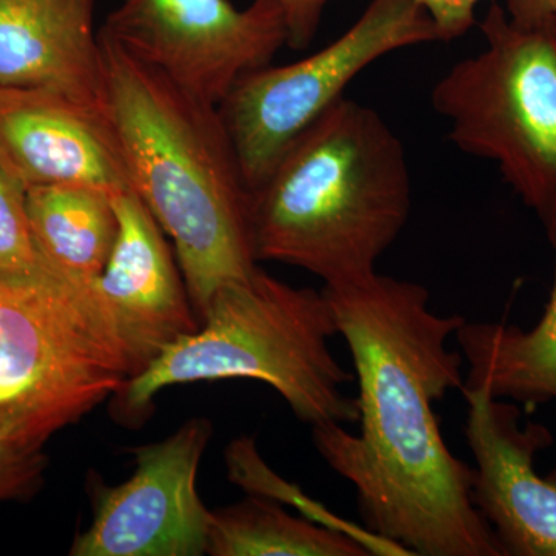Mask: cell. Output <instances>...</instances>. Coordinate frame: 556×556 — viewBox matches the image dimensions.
Segmentation results:
<instances>
[{
    "label": "cell",
    "mask_w": 556,
    "mask_h": 556,
    "mask_svg": "<svg viewBox=\"0 0 556 556\" xmlns=\"http://www.w3.org/2000/svg\"><path fill=\"white\" fill-rule=\"evenodd\" d=\"M339 334L324 292L294 288L257 268L214 292L201 327L167 346L112 399L119 422L146 419L167 387L203 380L268 383L311 427L356 424L357 401L342 387L354 376L329 350Z\"/></svg>",
    "instance_id": "277c9868"
},
{
    "label": "cell",
    "mask_w": 556,
    "mask_h": 556,
    "mask_svg": "<svg viewBox=\"0 0 556 556\" xmlns=\"http://www.w3.org/2000/svg\"><path fill=\"white\" fill-rule=\"evenodd\" d=\"M27 188L0 163V270L35 274L49 266L40 255L27 208Z\"/></svg>",
    "instance_id": "ac0fdd59"
},
{
    "label": "cell",
    "mask_w": 556,
    "mask_h": 556,
    "mask_svg": "<svg viewBox=\"0 0 556 556\" xmlns=\"http://www.w3.org/2000/svg\"><path fill=\"white\" fill-rule=\"evenodd\" d=\"M321 292L353 357L361 431L325 424L313 441L353 485L365 529L407 555L504 556L475 506V468L450 452L433 412L463 390L447 343L466 318L439 316L426 287L378 273Z\"/></svg>",
    "instance_id": "6da1fadb"
},
{
    "label": "cell",
    "mask_w": 556,
    "mask_h": 556,
    "mask_svg": "<svg viewBox=\"0 0 556 556\" xmlns=\"http://www.w3.org/2000/svg\"><path fill=\"white\" fill-rule=\"evenodd\" d=\"M100 35L104 115L131 189L174 241L200 321L214 292L258 268L249 189L217 105Z\"/></svg>",
    "instance_id": "7a4b0ae2"
},
{
    "label": "cell",
    "mask_w": 556,
    "mask_h": 556,
    "mask_svg": "<svg viewBox=\"0 0 556 556\" xmlns=\"http://www.w3.org/2000/svg\"><path fill=\"white\" fill-rule=\"evenodd\" d=\"M228 467L229 477L236 484L244 486L252 495L269 496L274 492H287V495H280L281 500L287 503L294 504L300 510L305 511L309 519L331 527V529L343 530V532L351 533V535L361 538L362 541L369 544L375 548L376 555H405V552L396 544L388 543L382 538L372 535L367 529H357L354 526H345V522L340 521L339 518L332 517L324 507L306 500L305 496L300 495L299 490L288 489L287 482L281 481L274 475L273 471L266 467L262 457L255 448L254 441L249 438H241L239 441H233L228 448Z\"/></svg>",
    "instance_id": "e0dca14e"
},
{
    "label": "cell",
    "mask_w": 556,
    "mask_h": 556,
    "mask_svg": "<svg viewBox=\"0 0 556 556\" xmlns=\"http://www.w3.org/2000/svg\"><path fill=\"white\" fill-rule=\"evenodd\" d=\"M287 20L289 42L294 50H303L313 42L321 17L331 0H276Z\"/></svg>",
    "instance_id": "44dd1931"
},
{
    "label": "cell",
    "mask_w": 556,
    "mask_h": 556,
    "mask_svg": "<svg viewBox=\"0 0 556 556\" xmlns=\"http://www.w3.org/2000/svg\"><path fill=\"white\" fill-rule=\"evenodd\" d=\"M547 237L555 249L554 287L535 327L466 321L455 334L470 364L464 387L527 407L556 402V228Z\"/></svg>",
    "instance_id": "5bb4252c"
},
{
    "label": "cell",
    "mask_w": 556,
    "mask_h": 556,
    "mask_svg": "<svg viewBox=\"0 0 556 556\" xmlns=\"http://www.w3.org/2000/svg\"><path fill=\"white\" fill-rule=\"evenodd\" d=\"M412 206L401 138L378 110L343 97L249 190L252 252L325 285L353 283L378 273Z\"/></svg>",
    "instance_id": "3957f363"
},
{
    "label": "cell",
    "mask_w": 556,
    "mask_h": 556,
    "mask_svg": "<svg viewBox=\"0 0 556 556\" xmlns=\"http://www.w3.org/2000/svg\"><path fill=\"white\" fill-rule=\"evenodd\" d=\"M100 33L217 108L241 76L273 64L289 42L276 0H254L244 10L229 0H123Z\"/></svg>",
    "instance_id": "ba28073f"
},
{
    "label": "cell",
    "mask_w": 556,
    "mask_h": 556,
    "mask_svg": "<svg viewBox=\"0 0 556 556\" xmlns=\"http://www.w3.org/2000/svg\"><path fill=\"white\" fill-rule=\"evenodd\" d=\"M466 438L475 457L473 503L504 556H556V475L536 473L535 457L554 442L541 424L521 426V409L485 388H463Z\"/></svg>",
    "instance_id": "30bf717a"
},
{
    "label": "cell",
    "mask_w": 556,
    "mask_h": 556,
    "mask_svg": "<svg viewBox=\"0 0 556 556\" xmlns=\"http://www.w3.org/2000/svg\"><path fill=\"white\" fill-rule=\"evenodd\" d=\"M43 442L0 428V503L27 500L42 484L47 459Z\"/></svg>",
    "instance_id": "d6986e66"
},
{
    "label": "cell",
    "mask_w": 556,
    "mask_h": 556,
    "mask_svg": "<svg viewBox=\"0 0 556 556\" xmlns=\"http://www.w3.org/2000/svg\"><path fill=\"white\" fill-rule=\"evenodd\" d=\"M138 372L94 281L0 270V428L46 444Z\"/></svg>",
    "instance_id": "5b68a950"
},
{
    "label": "cell",
    "mask_w": 556,
    "mask_h": 556,
    "mask_svg": "<svg viewBox=\"0 0 556 556\" xmlns=\"http://www.w3.org/2000/svg\"><path fill=\"white\" fill-rule=\"evenodd\" d=\"M112 201L118 239L94 283L141 372L172 343L199 331L201 321L175 249L144 201L134 189L112 193Z\"/></svg>",
    "instance_id": "8fae6325"
},
{
    "label": "cell",
    "mask_w": 556,
    "mask_h": 556,
    "mask_svg": "<svg viewBox=\"0 0 556 556\" xmlns=\"http://www.w3.org/2000/svg\"><path fill=\"white\" fill-rule=\"evenodd\" d=\"M433 21L439 42L463 38L477 24V9L484 0H416ZM493 2V0H490Z\"/></svg>",
    "instance_id": "ffe728a7"
},
{
    "label": "cell",
    "mask_w": 556,
    "mask_h": 556,
    "mask_svg": "<svg viewBox=\"0 0 556 556\" xmlns=\"http://www.w3.org/2000/svg\"><path fill=\"white\" fill-rule=\"evenodd\" d=\"M507 16L518 24L556 28V0H506Z\"/></svg>",
    "instance_id": "7402d4cb"
},
{
    "label": "cell",
    "mask_w": 556,
    "mask_h": 556,
    "mask_svg": "<svg viewBox=\"0 0 556 556\" xmlns=\"http://www.w3.org/2000/svg\"><path fill=\"white\" fill-rule=\"evenodd\" d=\"M207 555L212 556H369L361 538L292 517L266 496L252 495L211 511Z\"/></svg>",
    "instance_id": "2e32d148"
},
{
    "label": "cell",
    "mask_w": 556,
    "mask_h": 556,
    "mask_svg": "<svg viewBox=\"0 0 556 556\" xmlns=\"http://www.w3.org/2000/svg\"><path fill=\"white\" fill-rule=\"evenodd\" d=\"M0 163L27 189H131L104 112L51 91L0 89Z\"/></svg>",
    "instance_id": "7c38bea8"
},
{
    "label": "cell",
    "mask_w": 556,
    "mask_h": 556,
    "mask_svg": "<svg viewBox=\"0 0 556 556\" xmlns=\"http://www.w3.org/2000/svg\"><path fill=\"white\" fill-rule=\"evenodd\" d=\"M485 47L434 84L431 105L448 141L493 161L504 181L556 228V28L511 21L493 0L481 22Z\"/></svg>",
    "instance_id": "8992f818"
},
{
    "label": "cell",
    "mask_w": 556,
    "mask_h": 556,
    "mask_svg": "<svg viewBox=\"0 0 556 556\" xmlns=\"http://www.w3.org/2000/svg\"><path fill=\"white\" fill-rule=\"evenodd\" d=\"M439 42L416 0H371L327 47L292 62L265 65L237 80L218 105L249 190L265 181L285 152L369 65L394 51Z\"/></svg>",
    "instance_id": "52a82bcc"
},
{
    "label": "cell",
    "mask_w": 556,
    "mask_h": 556,
    "mask_svg": "<svg viewBox=\"0 0 556 556\" xmlns=\"http://www.w3.org/2000/svg\"><path fill=\"white\" fill-rule=\"evenodd\" d=\"M94 0H0V89L43 90L104 112Z\"/></svg>",
    "instance_id": "4fadbf2b"
},
{
    "label": "cell",
    "mask_w": 556,
    "mask_h": 556,
    "mask_svg": "<svg viewBox=\"0 0 556 556\" xmlns=\"http://www.w3.org/2000/svg\"><path fill=\"white\" fill-rule=\"evenodd\" d=\"M33 236L43 260L65 276L94 281L108 265L119 223L112 193L93 186L27 190Z\"/></svg>",
    "instance_id": "9a60e30c"
},
{
    "label": "cell",
    "mask_w": 556,
    "mask_h": 556,
    "mask_svg": "<svg viewBox=\"0 0 556 556\" xmlns=\"http://www.w3.org/2000/svg\"><path fill=\"white\" fill-rule=\"evenodd\" d=\"M212 426L193 417L155 444L134 450V475L94 485L93 519L70 548L73 556H201L211 511L197 490Z\"/></svg>",
    "instance_id": "9c48e42d"
}]
</instances>
